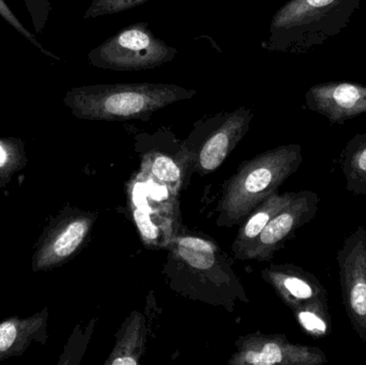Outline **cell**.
<instances>
[{"mask_svg":"<svg viewBox=\"0 0 366 365\" xmlns=\"http://www.w3.org/2000/svg\"><path fill=\"white\" fill-rule=\"evenodd\" d=\"M27 164L25 141L19 137H0V189L10 184L13 176Z\"/></svg>","mask_w":366,"mask_h":365,"instance_id":"obj_19","label":"cell"},{"mask_svg":"<svg viewBox=\"0 0 366 365\" xmlns=\"http://www.w3.org/2000/svg\"><path fill=\"white\" fill-rule=\"evenodd\" d=\"M97 216L92 212L66 205L45 223L34 244L31 270L51 271L73 259L85 246Z\"/></svg>","mask_w":366,"mask_h":365,"instance_id":"obj_5","label":"cell"},{"mask_svg":"<svg viewBox=\"0 0 366 365\" xmlns=\"http://www.w3.org/2000/svg\"><path fill=\"white\" fill-rule=\"evenodd\" d=\"M342 300L358 338L366 343V229L359 225L337 252Z\"/></svg>","mask_w":366,"mask_h":365,"instance_id":"obj_7","label":"cell"},{"mask_svg":"<svg viewBox=\"0 0 366 365\" xmlns=\"http://www.w3.org/2000/svg\"><path fill=\"white\" fill-rule=\"evenodd\" d=\"M228 364L232 365H322L326 354L315 346L295 344L282 334L259 332L241 338Z\"/></svg>","mask_w":366,"mask_h":365,"instance_id":"obj_8","label":"cell"},{"mask_svg":"<svg viewBox=\"0 0 366 365\" xmlns=\"http://www.w3.org/2000/svg\"><path fill=\"white\" fill-rule=\"evenodd\" d=\"M262 276L292 311L307 304H328L324 285L314 274L298 266L271 265L262 270Z\"/></svg>","mask_w":366,"mask_h":365,"instance_id":"obj_11","label":"cell"},{"mask_svg":"<svg viewBox=\"0 0 366 365\" xmlns=\"http://www.w3.org/2000/svg\"><path fill=\"white\" fill-rule=\"evenodd\" d=\"M144 139L152 146L149 150H146L142 156L141 171L154 177L158 181L162 182L171 189L174 194H179L183 184V162L192 160L184 159L178 161L171 154L162 151L161 148L156 147L152 137L148 134H142Z\"/></svg>","mask_w":366,"mask_h":365,"instance_id":"obj_16","label":"cell"},{"mask_svg":"<svg viewBox=\"0 0 366 365\" xmlns=\"http://www.w3.org/2000/svg\"><path fill=\"white\" fill-rule=\"evenodd\" d=\"M296 195L295 192L273 193L241 222L240 229L232 244V253L236 259H240L241 255L257 239L271 219L292 203Z\"/></svg>","mask_w":366,"mask_h":365,"instance_id":"obj_14","label":"cell"},{"mask_svg":"<svg viewBox=\"0 0 366 365\" xmlns=\"http://www.w3.org/2000/svg\"><path fill=\"white\" fill-rule=\"evenodd\" d=\"M148 0H92L84 19H92L104 15L117 14L145 4Z\"/></svg>","mask_w":366,"mask_h":365,"instance_id":"obj_21","label":"cell"},{"mask_svg":"<svg viewBox=\"0 0 366 365\" xmlns=\"http://www.w3.org/2000/svg\"><path fill=\"white\" fill-rule=\"evenodd\" d=\"M292 313L303 331L313 338H326L332 331L329 304H307L295 309Z\"/></svg>","mask_w":366,"mask_h":365,"instance_id":"obj_20","label":"cell"},{"mask_svg":"<svg viewBox=\"0 0 366 365\" xmlns=\"http://www.w3.org/2000/svg\"><path fill=\"white\" fill-rule=\"evenodd\" d=\"M363 0H290L273 15L264 49L303 54L347 28Z\"/></svg>","mask_w":366,"mask_h":365,"instance_id":"obj_2","label":"cell"},{"mask_svg":"<svg viewBox=\"0 0 366 365\" xmlns=\"http://www.w3.org/2000/svg\"><path fill=\"white\" fill-rule=\"evenodd\" d=\"M177 54L175 47L152 32L148 23L139 21L122 28L92 49L88 60L92 66L103 70H154L173 61Z\"/></svg>","mask_w":366,"mask_h":365,"instance_id":"obj_4","label":"cell"},{"mask_svg":"<svg viewBox=\"0 0 366 365\" xmlns=\"http://www.w3.org/2000/svg\"><path fill=\"white\" fill-rule=\"evenodd\" d=\"M303 161L298 144L280 146L245 161L224 186L219 226L240 224L258 205L277 192Z\"/></svg>","mask_w":366,"mask_h":365,"instance_id":"obj_3","label":"cell"},{"mask_svg":"<svg viewBox=\"0 0 366 365\" xmlns=\"http://www.w3.org/2000/svg\"><path fill=\"white\" fill-rule=\"evenodd\" d=\"M133 222L139 231L142 241L152 249H167L179 233V223L176 216L159 212L144 211L130 208Z\"/></svg>","mask_w":366,"mask_h":365,"instance_id":"obj_15","label":"cell"},{"mask_svg":"<svg viewBox=\"0 0 366 365\" xmlns=\"http://www.w3.org/2000/svg\"><path fill=\"white\" fill-rule=\"evenodd\" d=\"M196 94V90L175 84H100L72 88L64 96V103L79 119L146 121L156 111Z\"/></svg>","mask_w":366,"mask_h":365,"instance_id":"obj_1","label":"cell"},{"mask_svg":"<svg viewBox=\"0 0 366 365\" xmlns=\"http://www.w3.org/2000/svg\"><path fill=\"white\" fill-rule=\"evenodd\" d=\"M305 106L331 124H344L366 113V85L352 81H328L312 86Z\"/></svg>","mask_w":366,"mask_h":365,"instance_id":"obj_10","label":"cell"},{"mask_svg":"<svg viewBox=\"0 0 366 365\" xmlns=\"http://www.w3.org/2000/svg\"><path fill=\"white\" fill-rule=\"evenodd\" d=\"M0 15H1L2 19H6L11 26H12L14 29H16L21 36H25L26 39L30 41L32 44L36 45L38 49H40L43 53L46 54V55L51 56V57L55 58V59L59 60V58L56 57L53 54L47 51L46 49H43L42 45L36 40L34 34L31 32L28 31L23 25H21V21H19L16 16H15L14 13L11 11V9L9 8L8 4L4 2V0H0Z\"/></svg>","mask_w":366,"mask_h":365,"instance_id":"obj_22","label":"cell"},{"mask_svg":"<svg viewBox=\"0 0 366 365\" xmlns=\"http://www.w3.org/2000/svg\"><path fill=\"white\" fill-rule=\"evenodd\" d=\"M320 196L312 191L297 193L292 203L277 212L257 239L241 255L240 259L268 261L303 225L311 222L318 212Z\"/></svg>","mask_w":366,"mask_h":365,"instance_id":"obj_9","label":"cell"},{"mask_svg":"<svg viewBox=\"0 0 366 365\" xmlns=\"http://www.w3.org/2000/svg\"><path fill=\"white\" fill-rule=\"evenodd\" d=\"M145 319L139 312L131 313L118 334L117 344L105 365H137L145 344Z\"/></svg>","mask_w":366,"mask_h":365,"instance_id":"obj_17","label":"cell"},{"mask_svg":"<svg viewBox=\"0 0 366 365\" xmlns=\"http://www.w3.org/2000/svg\"><path fill=\"white\" fill-rule=\"evenodd\" d=\"M340 164L347 191L366 196V132L347 141L340 156Z\"/></svg>","mask_w":366,"mask_h":365,"instance_id":"obj_18","label":"cell"},{"mask_svg":"<svg viewBox=\"0 0 366 365\" xmlns=\"http://www.w3.org/2000/svg\"><path fill=\"white\" fill-rule=\"evenodd\" d=\"M251 109L241 106L195 124L189 139L199 141L193 152L194 167L202 175L217 171L247 134L253 119Z\"/></svg>","mask_w":366,"mask_h":365,"instance_id":"obj_6","label":"cell"},{"mask_svg":"<svg viewBox=\"0 0 366 365\" xmlns=\"http://www.w3.org/2000/svg\"><path fill=\"white\" fill-rule=\"evenodd\" d=\"M49 309L21 319L9 317L0 321V362L19 357L34 343L44 345L49 339Z\"/></svg>","mask_w":366,"mask_h":365,"instance_id":"obj_12","label":"cell"},{"mask_svg":"<svg viewBox=\"0 0 366 365\" xmlns=\"http://www.w3.org/2000/svg\"><path fill=\"white\" fill-rule=\"evenodd\" d=\"M129 205L144 211L159 212L167 216H179L177 195L169 186L139 171L128 186Z\"/></svg>","mask_w":366,"mask_h":365,"instance_id":"obj_13","label":"cell"}]
</instances>
